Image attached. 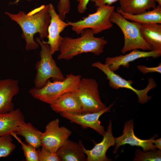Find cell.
<instances>
[{
	"mask_svg": "<svg viewBox=\"0 0 161 161\" xmlns=\"http://www.w3.org/2000/svg\"><path fill=\"white\" fill-rule=\"evenodd\" d=\"M161 55V51H145L135 49L126 54L120 55L112 57H108L105 60V64L111 70L115 72L121 66L126 68H129L130 62L139 58L150 57L154 58L160 57Z\"/></svg>",
	"mask_w": 161,
	"mask_h": 161,
	"instance_id": "5bb4252c",
	"label": "cell"
},
{
	"mask_svg": "<svg viewBox=\"0 0 161 161\" xmlns=\"http://www.w3.org/2000/svg\"><path fill=\"white\" fill-rule=\"evenodd\" d=\"M141 35L152 50L161 51V24L137 22Z\"/></svg>",
	"mask_w": 161,
	"mask_h": 161,
	"instance_id": "ac0fdd59",
	"label": "cell"
},
{
	"mask_svg": "<svg viewBox=\"0 0 161 161\" xmlns=\"http://www.w3.org/2000/svg\"><path fill=\"white\" fill-rule=\"evenodd\" d=\"M134 161H160L161 150L156 149L142 151L140 149L135 151Z\"/></svg>",
	"mask_w": 161,
	"mask_h": 161,
	"instance_id": "603a6c76",
	"label": "cell"
},
{
	"mask_svg": "<svg viewBox=\"0 0 161 161\" xmlns=\"http://www.w3.org/2000/svg\"><path fill=\"white\" fill-rule=\"evenodd\" d=\"M59 120L56 119L49 122L41 136V146L56 152L71 134V131L64 126H59Z\"/></svg>",
	"mask_w": 161,
	"mask_h": 161,
	"instance_id": "9c48e42d",
	"label": "cell"
},
{
	"mask_svg": "<svg viewBox=\"0 0 161 161\" xmlns=\"http://www.w3.org/2000/svg\"><path fill=\"white\" fill-rule=\"evenodd\" d=\"M120 7L117 11L132 14L144 13L157 6L155 0H119Z\"/></svg>",
	"mask_w": 161,
	"mask_h": 161,
	"instance_id": "ffe728a7",
	"label": "cell"
},
{
	"mask_svg": "<svg viewBox=\"0 0 161 161\" xmlns=\"http://www.w3.org/2000/svg\"><path fill=\"white\" fill-rule=\"evenodd\" d=\"M91 66L100 69L105 74L106 79L109 80V85L110 87L115 89L125 88L132 91L137 95L138 102L142 104L147 103L151 99V96H148V93L157 86L154 79L150 78L146 87L143 89L138 90L132 86V84L133 82L131 80L124 79L111 70L106 64L97 61L93 63Z\"/></svg>",
	"mask_w": 161,
	"mask_h": 161,
	"instance_id": "ba28073f",
	"label": "cell"
},
{
	"mask_svg": "<svg viewBox=\"0 0 161 161\" xmlns=\"http://www.w3.org/2000/svg\"><path fill=\"white\" fill-rule=\"evenodd\" d=\"M24 121V115L19 109L0 114V135L10 134L15 132L19 125Z\"/></svg>",
	"mask_w": 161,
	"mask_h": 161,
	"instance_id": "d6986e66",
	"label": "cell"
},
{
	"mask_svg": "<svg viewBox=\"0 0 161 161\" xmlns=\"http://www.w3.org/2000/svg\"><path fill=\"white\" fill-rule=\"evenodd\" d=\"M81 78L80 75L70 73L63 80L51 82L49 80L43 87L32 88L29 92L33 98L50 104L63 94L75 92Z\"/></svg>",
	"mask_w": 161,
	"mask_h": 161,
	"instance_id": "277c9868",
	"label": "cell"
},
{
	"mask_svg": "<svg viewBox=\"0 0 161 161\" xmlns=\"http://www.w3.org/2000/svg\"><path fill=\"white\" fill-rule=\"evenodd\" d=\"M15 133L18 135L23 137L27 143L35 148L37 149L41 146L42 132L31 123L25 121L21 123Z\"/></svg>",
	"mask_w": 161,
	"mask_h": 161,
	"instance_id": "44dd1931",
	"label": "cell"
},
{
	"mask_svg": "<svg viewBox=\"0 0 161 161\" xmlns=\"http://www.w3.org/2000/svg\"><path fill=\"white\" fill-rule=\"evenodd\" d=\"M134 128L133 120H130L124 123L123 134L119 137L115 138V147L112 151L114 154L117 153L120 147L126 144L132 146L141 147L144 151L157 149L152 142V140L157 137L156 134L150 139L142 140L135 135Z\"/></svg>",
	"mask_w": 161,
	"mask_h": 161,
	"instance_id": "8fae6325",
	"label": "cell"
},
{
	"mask_svg": "<svg viewBox=\"0 0 161 161\" xmlns=\"http://www.w3.org/2000/svg\"><path fill=\"white\" fill-rule=\"evenodd\" d=\"M156 2L158 3V5L161 6V0H155Z\"/></svg>",
	"mask_w": 161,
	"mask_h": 161,
	"instance_id": "1f68e13d",
	"label": "cell"
},
{
	"mask_svg": "<svg viewBox=\"0 0 161 161\" xmlns=\"http://www.w3.org/2000/svg\"><path fill=\"white\" fill-rule=\"evenodd\" d=\"M78 2L77 10L81 14L84 13L87 9V5L90 0H76Z\"/></svg>",
	"mask_w": 161,
	"mask_h": 161,
	"instance_id": "f1b7e54d",
	"label": "cell"
},
{
	"mask_svg": "<svg viewBox=\"0 0 161 161\" xmlns=\"http://www.w3.org/2000/svg\"><path fill=\"white\" fill-rule=\"evenodd\" d=\"M138 69L144 74L149 73L157 72L161 73V64L154 67H148L144 65H138L137 66Z\"/></svg>",
	"mask_w": 161,
	"mask_h": 161,
	"instance_id": "83f0119b",
	"label": "cell"
},
{
	"mask_svg": "<svg viewBox=\"0 0 161 161\" xmlns=\"http://www.w3.org/2000/svg\"><path fill=\"white\" fill-rule=\"evenodd\" d=\"M49 8L48 4L42 5L27 14L23 11H20L17 14L5 13L21 28L22 37L26 42V50L35 49L39 47L38 44L35 41L33 38L36 33H38L41 38L47 37V30L50 21Z\"/></svg>",
	"mask_w": 161,
	"mask_h": 161,
	"instance_id": "6da1fadb",
	"label": "cell"
},
{
	"mask_svg": "<svg viewBox=\"0 0 161 161\" xmlns=\"http://www.w3.org/2000/svg\"><path fill=\"white\" fill-rule=\"evenodd\" d=\"M114 104V103H113L103 109L97 112L80 114L63 113L60 114L71 122L80 125L83 129L91 128L103 136L105 131L99 118L104 113L110 112Z\"/></svg>",
	"mask_w": 161,
	"mask_h": 161,
	"instance_id": "30bf717a",
	"label": "cell"
},
{
	"mask_svg": "<svg viewBox=\"0 0 161 161\" xmlns=\"http://www.w3.org/2000/svg\"><path fill=\"white\" fill-rule=\"evenodd\" d=\"M152 143L154 144L155 148H158L161 150V138L154 140L153 139L152 140Z\"/></svg>",
	"mask_w": 161,
	"mask_h": 161,
	"instance_id": "4dcf8cb0",
	"label": "cell"
},
{
	"mask_svg": "<svg viewBox=\"0 0 161 161\" xmlns=\"http://www.w3.org/2000/svg\"><path fill=\"white\" fill-rule=\"evenodd\" d=\"M57 8L58 15L64 21L66 14L69 13L70 10V0H60L58 4Z\"/></svg>",
	"mask_w": 161,
	"mask_h": 161,
	"instance_id": "4316f807",
	"label": "cell"
},
{
	"mask_svg": "<svg viewBox=\"0 0 161 161\" xmlns=\"http://www.w3.org/2000/svg\"><path fill=\"white\" fill-rule=\"evenodd\" d=\"M19 91L18 80L11 78L0 79V114L14 109L13 98Z\"/></svg>",
	"mask_w": 161,
	"mask_h": 161,
	"instance_id": "9a60e30c",
	"label": "cell"
},
{
	"mask_svg": "<svg viewBox=\"0 0 161 161\" xmlns=\"http://www.w3.org/2000/svg\"><path fill=\"white\" fill-rule=\"evenodd\" d=\"M35 40L40 45L41 50L40 60L37 62L35 66L34 87H43L50 78L53 81L64 80L65 77L53 59L49 45L40 38H36Z\"/></svg>",
	"mask_w": 161,
	"mask_h": 161,
	"instance_id": "3957f363",
	"label": "cell"
},
{
	"mask_svg": "<svg viewBox=\"0 0 161 161\" xmlns=\"http://www.w3.org/2000/svg\"><path fill=\"white\" fill-rule=\"evenodd\" d=\"M81 140L79 143L67 139L56 153L61 161H85L86 158Z\"/></svg>",
	"mask_w": 161,
	"mask_h": 161,
	"instance_id": "e0dca14e",
	"label": "cell"
},
{
	"mask_svg": "<svg viewBox=\"0 0 161 161\" xmlns=\"http://www.w3.org/2000/svg\"><path fill=\"white\" fill-rule=\"evenodd\" d=\"M125 18L142 24H161V6L158 5L151 10L137 14H132L117 11Z\"/></svg>",
	"mask_w": 161,
	"mask_h": 161,
	"instance_id": "7402d4cb",
	"label": "cell"
},
{
	"mask_svg": "<svg viewBox=\"0 0 161 161\" xmlns=\"http://www.w3.org/2000/svg\"><path fill=\"white\" fill-rule=\"evenodd\" d=\"M91 29L87 28L84 29L80 37L76 38L64 37L58 59L69 60L84 53L91 52L97 56L101 55L108 41L103 38L95 37Z\"/></svg>",
	"mask_w": 161,
	"mask_h": 161,
	"instance_id": "7a4b0ae2",
	"label": "cell"
},
{
	"mask_svg": "<svg viewBox=\"0 0 161 161\" xmlns=\"http://www.w3.org/2000/svg\"><path fill=\"white\" fill-rule=\"evenodd\" d=\"M75 92L81 106V113L97 112L106 107L101 101L98 83L94 78H81Z\"/></svg>",
	"mask_w": 161,
	"mask_h": 161,
	"instance_id": "52a82bcc",
	"label": "cell"
},
{
	"mask_svg": "<svg viewBox=\"0 0 161 161\" xmlns=\"http://www.w3.org/2000/svg\"><path fill=\"white\" fill-rule=\"evenodd\" d=\"M49 5L50 21L47 30L48 40L46 42L49 46L51 53L53 54L59 51L63 39L64 37L61 36L60 33L69 25L67 23L61 18L53 5L52 4Z\"/></svg>",
	"mask_w": 161,
	"mask_h": 161,
	"instance_id": "7c38bea8",
	"label": "cell"
},
{
	"mask_svg": "<svg viewBox=\"0 0 161 161\" xmlns=\"http://www.w3.org/2000/svg\"><path fill=\"white\" fill-rule=\"evenodd\" d=\"M113 6L104 5L97 7L95 12L89 14L87 16L75 22L69 21V25L72 26V30L78 34H80L86 29H91L94 34L112 27L113 23L110 18L114 11Z\"/></svg>",
	"mask_w": 161,
	"mask_h": 161,
	"instance_id": "8992f818",
	"label": "cell"
},
{
	"mask_svg": "<svg viewBox=\"0 0 161 161\" xmlns=\"http://www.w3.org/2000/svg\"><path fill=\"white\" fill-rule=\"evenodd\" d=\"M49 105L52 109L57 113H82L81 106L75 92L63 94Z\"/></svg>",
	"mask_w": 161,
	"mask_h": 161,
	"instance_id": "2e32d148",
	"label": "cell"
},
{
	"mask_svg": "<svg viewBox=\"0 0 161 161\" xmlns=\"http://www.w3.org/2000/svg\"><path fill=\"white\" fill-rule=\"evenodd\" d=\"M94 3L95 7H97L104 5H111L119 0H90Z\"/></svg>",
	"mask_w": 161,
	"mask_h": 161,
	"instance_id": "f546056e",
	"label": "cell"
},
{
	"mask_svg": "<svg viewBox=\"0 0 161 161\" xmlns=\"http://www.w3.org/2000/svg\"><path fill=\"white\" fill-rule=\"evenodd\" d=\"M11 135L21 145L26 161H39L38 150L28 143H26L14 132Z\"/></svg>",
	"mask_w": 161,
	"mask_h": 161,
	"instance_id": "cb8c5ba5",
	"label": "cell"
},
{
	"mask_svg": "<svg viewBox=\"0 0 161 161\" xmlns=\"http://www.w3.org/2000/svg\"><path fill=\"white\" fill-rule=\"evenodd\" d=\"M38 150L39 161H61L56 152H53L43 146Z\"/></svg>",
	"mask_w": 161,
	"mask_h": 161,
	"instance_id": "484cf974",
	"label": "cell"
},
{
	"mask_svg": "<svg viewBox=\"0 0 161 161\" xmlns=\"http://www.w3.org/2000/svg\"><path fill=\"white\" fill-rule=\"evenodd\" d=\"M103 138L99 143H96L91 150L86 149L83 145V151L86 155L87 161H110L112 160L106 156V154L109 148L115 145V140L112 133V123L109 120L106 131L103 135Z\"/></svg>",
	"mask_w": 161,
	"mask_h": 161,
	"instance_id": "4fadbf2b",
	"label": "cell"
},
{
	"mask_svg": "<svg viewBox=\"0 0 161 161\" xmlns=\"http://www.w3.org/2000/svg\"><path fill=\"white\" fill-rule=\"evenodd\" d=\"M27 0V1H32V0Z\"/></svg>",
	"mask_w": 161,
	"mask_h": 161,
	"instance_id": "d6a6232c",
	"label": "cell"
},
{
	"mask_svg": "<svg viewBox=\"0 0 161 161\" xmlns=\"http://www.w3.org/2000/svg\"><path fill=\"white\" fill-rule=\"evenodd\" d=\"M110 20L119 27L123 34L124 44L121 50L122 53L124 54L135 49L152 50L151 47L143 38L136 22L129 21L120 13L115 11L111 15Z\"/></svg>",
	"mask_w": 161,
	"mask_h": 161,
	"instance_id": "5b68a950",
	"label": "cell"
},
{
	"mask_svg": "<svg viewBox=\"0 0 161 161\" xmlns=\"http://www.w3.org/2000/svg\"><path fill=\"white\" fill-rule=\"evenodd\" d=\"M16 147L11 134L0 135V158L10 155Z\"/></svg>",
	"mask_w": 161,
	"mask_h": 161,
	"instance_id": "d4e9b609",
	"label": "cell"
}]
</instances>
